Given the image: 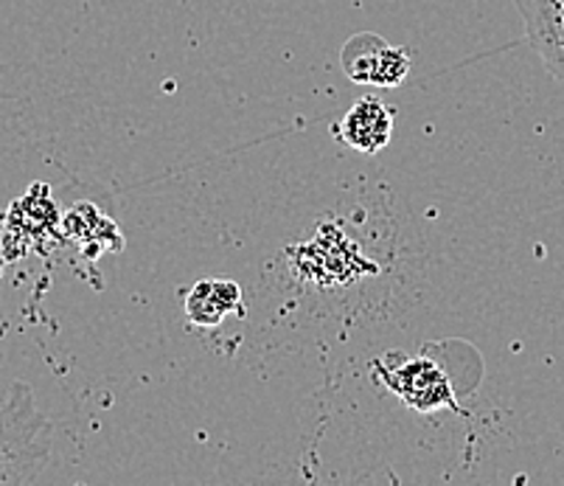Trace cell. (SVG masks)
<instances>
[{"instance_id":"cell-1","label":"cell","mask_w":564,"mask_h":486,"mask_svg":"<svg viewBox=\"0 0 564 486\" xmlns=\"http://www.w3.org/2000/svg\"><path fill=\"white\" fill-rule=\"evenodd\" d=\"M51 458V422L37 408L34 391L14 382L0 397V486L40 480Z\"/></svg>"},{"instance_id":"cell-2","label":"cell","mask_w":564,"mask_h":486,"mask_svg":"<svg viewBox=\"0 0 564 486\" xmlns=\"http://www.w3.org/2000/svg\"><path fill=\"white\" fill-rule=\"evenodd\" d=\"M343 71L354 82L397 88L410 74V51L388 45L379 34H357L343 48Z\"/></svg>"},{"instance_id":"cell-3","label":"cell","mask_w":564,"mask_h":486,"mask_svg":"<svg viewBox=\"0 0 564 486\" xmlns=\"http://www.w3.org/2000/svg\"><path fill=\"white\" fill-rule=\"evenodd\" d=\"M382 380L404 406L415 411L433 413L441 408H458L447 375L430 357H413L404 366L382 371Z\"/></svg>"},{"instance_id":"cell-4","label":"cell","mask_w":564,"mask_h":486,"mask_svg":"<svg viewBox=\"0 0 564 486\" xmlns=\"http://www.w3.org/2000/svg\"><path fill=\"white\" fill-rule=\"evenodd\" d=\"M525 37L545 68L564 82V0H514Z\"/></svg>"},{"instance_id":"cell-5","label":"cell","mask_w":564,"mask_h":486,"mask_svg":"<svg viewBox=\"0 0 564 486\" xmlns=\"http://www.w3.org/2000/svg\"><path fill=\"white\" fill-rule=\"evenodd\" d=\"M393 136V116L391 110L379 99H360L351 110L346 112V119L340 121V138L351 150L373 152L382 150Z\"/></svg>"},{"instance_id":"cell-6","label":"cell","mask_w":564,"mask_h":486,"mask_svg":"<svg viewBox=\"0 0 564 486\" xmlns=\"http://www.w3.org/2000/svg\"><path fill=\"white\" fill-rule=\"evenodd\" d=\"M242 290L236 281H199L186 299V318L194 326H217L239 306Z\"/></svg>"}]
</instances>
